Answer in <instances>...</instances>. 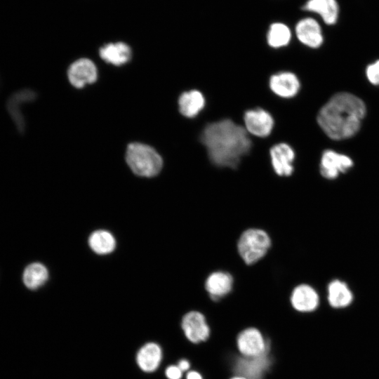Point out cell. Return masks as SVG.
Listing matches in <instances>:
<instances>
[{"label": "cell", "mask_w": 379, "mask_h": 379, "mask_svg": "<svg viewBox=\"0 0 379 379\" xmlns=\"http://www.w3.org/2000/svg\"><path fill=\"white\" fill-rule=\"evenodd\" d=\"M353 164L350 157L332 149H326L321 157L320 173L324 178L334 180L340 173H345L350 169Z\"/></svg>", "instance_id": "cell-7"}, {"label": "cell", "mask_w": 379, "mask_h": 379, "mask_svg": "<svg viewBox=\"0 0 379 379\" xmlns=\"http://www.w3.org/2000/svg\"><path fill=\"white\" fill-rule=\"evenodd\" d=\"M162 357V350L159 345L149 342L138 350L135 359L140 370L145 373H153L159 368Z\"/></svg>", "instance_id": "cell-14"}, {"label": "cell", "mask_w": 379, "mask_h": 379, "mask_svg": "<svg viewBox=\"0 0 379 379\" xmlns=\"http://www.w3.org/2000/svg\"><path fill=\"white\" fill-rule=\"evenodd\" d=\"M230 379H248L242 375H235L234 376L230 378Z\"/></svg>", "instance_id": "cell-29"}, {"label": "cell", "mask_w": 379, "mask_h": 379, "mask_svg": "<svg viewBox=\"0 0 379 379\" xmlns=\"http://www.w3.org/2000/svg\"><path fill=\"white\" fill-rule=\"evenodd\" d=\"M270 88L276 95L289 98L294 97L300 88V81L296 75L290 72H281L271 76Z\"/></svg>", "instance_id": "cell-12"}, {"label": "cell", "mask_w": 379, "mask_h": 379, "mask_svg": "<svg viewBox=\"0 0 379 379\" xmlns=\"http://www.w3.org/2000/svg\"><path fill=\"white\" fill-rule=\"evenodd\" d=\"M233 279L227 272H215L206 281V289L213 300H218L227 295L232 288Z\"/></svg>", "instance_id": "cell-17"}, {"label": "cell", "mask_w": 379, "mask_h": 379, "mask_svg": "<svg viewBox=\"0 0 379 379\" xmlns=\"http://www.w3.org/2000/svg\"><path fill=\"white\" fill-rule=\"evenodd\" d=\"M330 305L334 308L347 307L353 300V293L348 285L340 279L331 281L327 288Z\"/></svg>", "instance_id": "cell-18"}, {"label": "cell", "mask_w": 379, "mask_h": 379, "mask_svg": "<svg viewBox=\"0 0 379 379\" xmlns=\"http://www.w3.org/2000/svg\"><path fill=\"white\" fill-rule=\"evenodd\" d=\"M182 373L177 365H170L165 371V375L168 379H181Z\"/></svg>", "instance_id": "cell-26"}, {"label": "cell", "mask_w": 379, "mask_h": 379, "mask_svg": "<svg viewBox=\"0 0 379 379\" xmlns=\"http://www.w3.org/2000/svg\"><path fill=\"white\" fill-rule=\"evenodd\" d=\"M48 277L46 267L39 262H33L26 267L22 281L27 288L35 290L45 284Z\"/></svg>", "instance_id": "cell-22"}, {"label": "cell", "mask_w": 379, "mask_h": 379, "mask_svg": "<svg viewBox=\"0 0 379 379\" xmlns=\"http://www.w3.org/2000/svg\"><path fill=\"white\" fill-rule=\"evenodd\" d=\"M186 379H204V378L199 372L192 370L187 373Z\"/></svg>", "instance_id": "cell-28"}, {"label": "cell", "mask_w": 379, "mask_h": 379, "mask_svg": "<svg viewBox=\"0 0 379 379\" xmlns=\"http://www.w3.org/2000/svg\"><path fill=\"white\" fill-rule=\"evenodd\" d=\"M237 347L242 357H255L270 351L269 340L256 328L249 327L241 331L236 339Z\"/></svg>", "instance_id": "cell-5"}, {"label": "cell", "mask_w": 379, "mask_h": 379, "mask_svg": "<svg viewBox=\"0 0 379 379\" xmlns=\"http://www.w3.org/2000/svg\"><path fill=\"white\" fill-rule=\"evenodd\" d=\"M269 352L270 351L255 357L237 358L234 365L236 375H242L248 379H262L271 365Z\"/></svg>", "instance_id": "cell-8"}, {"label": "cell", "mask_w": 379, "mask_h": 379, "mask_svg": "<svg viewBox=\"0 0 379 379\" xmlns=\"http://www.w3.org/2000/svg\"><path fill=\"white\" fill-rule=\"evenodd\" d=\"M293 307L301 312H309L315 310L319 302L317 292L310 285L300 284L295 287L291 296Z\"/></svg>", "instance_id": "cell-13"}, {"label": "cell", "mask_w": 379, "mask_h": 379, "mask_svg": "<svg viewBox=\"0 0 379 379\" xmlns=\"http://www.w3.org/2000/svg\"><path fill=\"white\" fill-rule=\"evenodd\" d=\"M366 114V105L360 98L351 93L340 92L331 97L319 109L317 123L328 138L343 140L359 132Z\"/></svg>", "instance_id": "cell-2"}, {"label": "cell", "mask_w": 379, "mask_h": 379, "mask_svg": "<svg viewBox=\"0 0 379 379\" xmlns=\"http://www.w3.org/2000/svg\"><path fill=\"white\" fill-rule=\"evenodd\" d=\"M210 160L220 167L236 168L251 147L246 130L230 119L206 125L201 135Z\"/></svg>", "instance_id": "cell-1"}, {"label": "cell", "mask_w": 379, "mask_h": 379, "mask_svg": "<svg viewBox=\"0 0 379 379\" xmlns=\"http://www.w3.org/2000/svg\"><path fill=\"white\" fill-rule=\"evenodd\" d=\"M36 97L35 92L30 89H22L14 93L6 103L7 110L20 133L25 128V122L20 111V106L25 102L33 101Z\"/></svg>", "instance_id": "cell-15"}, {"label": "cell", "mask_w": 379, "mask_h": 379, "mask_svg": "<svg viewBox=\"0 0 379 379\" xmlns=\"http://www.w3.org/2000/svg\"><path fill=\"white\" fill-rule=\"evenodd\" d=\"M180 112L185 117H196L205 106V98L197 90H191L181 94L178 100Z\"/></svg>", "instance_id": "cell-20"}, {"label": "cell", "mask_w": 379, "mask_h": 379, "mask_svg": "<svg viewBox=\"0 0 379 379\" xmlns=\"http://www.w3.org/2000/svg\"><path fill=\"white\" fill-rule=\"evenodd\" d=\"M270 155L272 167L277 175L288 176L292 174L295 152L289 145L284 142L274 145L270 150Z\"/></svg>", "instance_id": "cell-10"}, {"label": "cell", "mask_w": 379, "mask_h": 379, "mask_svg": "<svg viewBox=\"0 0 379 379\" xmlns=\"http://www.w3.org/2000/svg\"><path fill=\"white\" fill-rule=\"evenodd\" d=\"M291 37V31L281 23H274L270 26L267 34L268 44L273 48L286 46Z\"/></svg>", "instance_id": "cell-24"}, {"label": "cell", "mask_w": 379, "mask_h": 379, "mask_svg": "<svg viewBox=\"0 0 379 379\" xmlns=\"http://www.w3.org/2000/svg\"><path fill=\"white\" fill-rule=\"evenodd\" d=\"M244 119L246 131L260 138L269 135L274 126L272 115L261 108L247 110L244 114Z\"/></svg>", "instance_id": "cell-9"}, {"label": "cell", "mask_w": 379, "mask_h": 379, "mask_svg": "<svg viewBox=\"0 0 379 379\" xmlns=\"http://www.w3.org/2000/svg\"><path fill=\"white\" fill-rule=\"evenodd\" d=\"M302 9L317 13L327 25L335 24L339 14L336 0H309Z\"/></svg>", "instance_id": "cell-19"}, {"label": "cell", "mask_w": 379, "mask_h": 379, "mask_svg": "<svg viewBox=\"0 0 379 379\" xmlns=\"http://www.w3.org/2000/svg\"><path fill=\"white\" fill-rule=\"evenodd\" d=\"M177 366L184 372L190 369V363L187 359H182L178 361Z\"/></svg>", "instance_id": "cell-27"}, {"label": "cell", "mask_w": 379, "mask_h": 379, "mask_svg": "<svg viewBox=\"0 0 379 379\" xmlns=\"http://www.w3.org/2000/svg\"><path fill=\"white\" fill-rule=\"evenodd\" d=\"M69 82L74 87L81 88L97 79V69L89 59L81 58L73 62L67 72Z\"/></svg>", "instance_id": "cell-11"}, {"label": "cell", "mask_w": 379, "mask_h": 379, "mask_svg": "<svg viewBox=\"0 0 379 379\" xmlns=\"http://www.w3.org/2000/svg\"><path fill=\"white\" fill-rule=\"evenodd\" d=\"M185 338L193 344L206 341L211 335V329L204 315L198 311L185 314L181 322Z\"/></svg>", "instance_id": "cell-6"}, {"label": "cell", "mask_w": 379, "mask_h": 379, "mask_svg": "<svg viewBox=\"0 0 379 379\" xmlns=\"http://www.w3.org/2000/svg\"><path fill=\"white\" fill-rule=\"evenodd\" d=\"M130 47L123 43L108 44L100 49V55L105 62L121 65L128 62L131 58Z\"/></svg>", "instance_id": "cell-21"}, {"label": "cell", "mask_w": 379, "mask_h": 379, "mask_svg": "<svg viewBox=\"0 0 379 379\" xmlns=\"http://www.w3.org/2000/svg\"><path fill=\"white\" fill-rule=\"evenodd\" d=\"M126 159L134 173L144 177L157 175L163 165L161 156L154 149L139 142L128 145Z\"/></svg>", "instance_id": "cell-3"}, {"label": "cell", "mask_w": 379, "mask_h": 379, "mask_svg": "<svg viewBox=\"0 0 379 379\" xmlns=\"http://www.w3.org/2000/svg\"><path fill=\"white\" fill-rule=\"evenodd\" d=\"M88 243L93 251L98 254H107L115 248V239L109 232L98 230L91 234Z\"/></svg>", "instance_id": "cell-23"}, {"label": "cell", "mask_w": 379, "mask_h": 379, "mask_svg": "<svg viewBox=\"0 0 379 379\" xmlns=\"http://www.w3.org/2000/svg\"><path fill=\"white\" fill-rule=\"evenodd\" d=\"M295 32L299 41L310 48H318L323 43L321 29L312 18L300 20L296 25Z\"/></svg>", "instance_id": "cell-16"}, {"label": "cell", "mask_w": 379, "mask_h": 379, "mask_svg": "<svg viewBox=\"0 0 379 379\" xmlns=\"http://www.w3.org/2000/svg\"><path fill=\"white\" fill-rule=\"evenodd\" d=\"M271 245L268 234L260 229H249L240 237L238 251L247 265H252L261 259Z\"/></svg>", "instance_id": "cell-4"}, {"label": "cell", "mask_w": 379, "mask_h": 379, "mask_svg": "<svg viewBox=\"0 0 379 379\" xmlns=\"http://www.w3.org/2000/svg\"><path fill=\"white\" fill-rule=\"evenodd\" d=\"M366 76L371 84L379 86V60L366 67Z\"/></svg>", "instance_id": "cell-25"}]
</instances>
